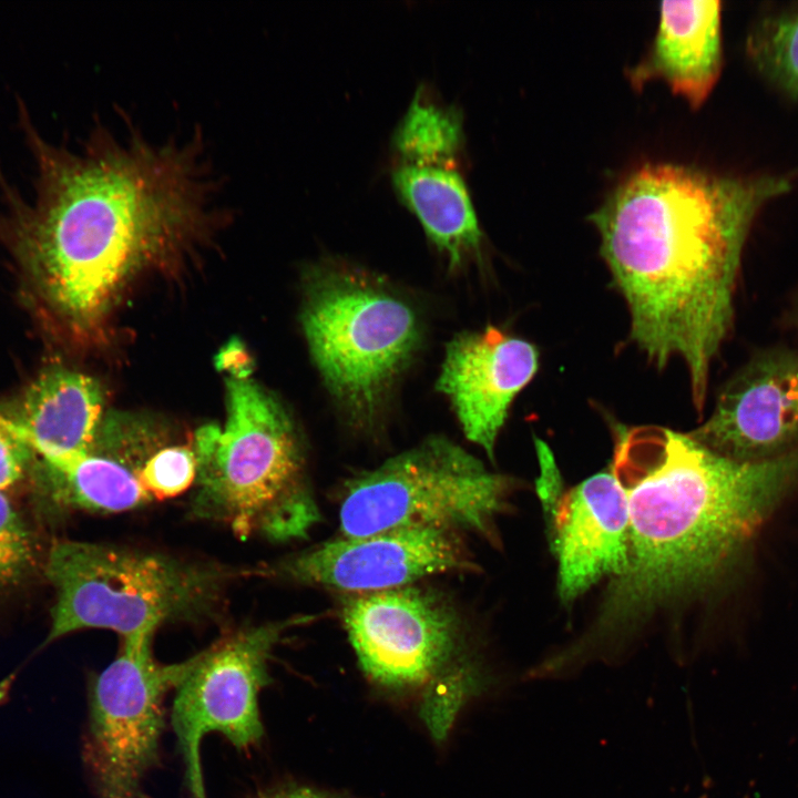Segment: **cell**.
Returning a JSON list of instances; mask_svg holds the SVG:
<instances>
[{
	"label": "cell",
	"mask_w": 798,
	"mask_h": 798,
	"mask_svg": "<svg viewBox=\"0 0 798 798\" xmlns=\"http://www.w3.org/2000/svg\"><path fill=\"white\" fill-rule=\"evenodd\" d=\"M35 198L13 201L14 247L40 296L78 326L102 317L142 264L219 214L222 183L200 133L153 141L99 125L81 151L31 134Z\"/></svg>",
	"instance_id": "6da1fadb"
},
{
	"label": "cell",
	"mask_w": 798,
	"mask_h": 798,
	"mask_svg": "<svg viewBox=\"0 0 798 798\" xmlns=\"http://www.w3.org/2000/svg\"><path fill=\"white\" fill-rule=\"evenodd\" d=\"M788 186L779 177L735 178L648 163L591 215L630 313L631 340L657 368L683 362L698 412L732 329L750 226L763 204Z\"/></svg>",
	"instance_id": "7a4b0ae2"
},
{
	"label": "cell",
	"mask_w": 798,
	"mask_h": 798,
	"mask_svg": "<svg viewBox=\"0 0 798 798\" xmlns=\"http://www.w3.org/2000/svg\"><path fill=\"white\" fill-rule=\"evenodd\" d=\"M612 472L628 503L627 566L590 630L548 658L555 675L604 657L657 611L717 583L798 484V447L741 462L689 434L635 427L620 431Z\"/></svg>",
	"instance_id": "3957f363"
},
{
	"label": "cell",
	"mask_w": 798,
	"mask_h": 798,
	"mask_svg": "<svg viewBox=\"0 0 798 798\" xmlns=\"http://www.w3.org/2000/svg\"><path fill=\"white\" fill-rule=\"evenodd\" d=\"M224 426L200 428L191 514L238 538H305L320 513L305 473L299 436L282 405L248 379L228 378Z\"/></svg>",
	"instance_id": "277c9868"
},
{
	"label": "cell",
	"mask_w": 798,
	"mask_h": 798,
	"mask_svg": "<svg viewBox=\"0 0 798 798\" xmlns=\"http://www.w3.org/2000/svg\"><path fill=\"white\" fill-rule=\"evenodd\" d=\"M252 574L212 562L73 540L52 544L45 575L55 591L43 646L76 631L103 628L122 640L170 623L214 616L228 585Z\"/></svg>",
	"instance_id": "5b68a950"
},
{
	"label": "cell",
	"mask_w": 798,
	"mask_h": 798,
	"mask_svg": "<svg viewBox=\"0 0 798 798\" xmlns=\"http://www.w3.org/2000/svg\"><path fill=\"white\" fill-rule=\"evenodd\" d=\"M306 284L301 325L311 358L348 419L369 427L420 347L418 313L354 266L319 265Z\"/></svg>",
	"instance_id": "8992f818"
},
{
	"label": "cell",
	"mask_w": 798,
	"mask_h": 798,
	"mask_svg": "<svg viewBox=\"0 0 798 798\" xmlns=\"http://www.w3.org/2000/svg\"><path fill=\"white\" fill-rule=\"evenodd\" d=\"M511 482L444 437H429L348 483L339 510L344 538L433 526L491 535Z\"/></svg>",
	"instance_id": "52a82bcc"
},
{
	"label": "cell",
	"mask_w": 798,
	"mask_h": 798,
	"mask_svg": "<svg viewBox=\"0 0 798 798\" xmlns=\"http://www.w3.org/2000/svg\"><path fill=\"white\" fill-rule=\"evenodd\" d=\"M152 635L122 640L117 657L90 690L83 759L100 798H137L141 781L157 760L164 698L193 665L158 663Z\"/></svg>",
	"instance_id": "ba28073f"
},
{
	"label": "cell",
	"mask_w": 798,
	"mask_h": 798,
	"mask_svg": "<svg viewBox=\"0 0 798 798\" xmlns=\"http://www.w3.org/2000/svg\"><path fill=\"white\" fill-rule=\"evenodd\" d=\"M300 621L239 630L194 655L175 688L172 709L192 798H206L200 758L206 734L221 733L238 749H248L263 737L258 695L269 683L268 661L282 634Z\"/></svg>",
	"instance_id": "9c48e42d"
},
{
	"label": "cell",
	"mask_w": 798,
	"mask_h": 798,
	"mask_svg": "<svg viewBox=\"0 0 798 798\" xmlns=\"http://www.w3.org/2000/svg\"><path fill=\"white\" fill-rule=\"evenodd\" d=\"M342 622L364 672L393 687L429 681L451 658L460 630L448 604L415 586L356 595Z\"/></svg>",
	"instance_id": "30bf717a"
},
{
	"label": "cell",
	"mask_w": 798,
	"mask_h": 798,
	"mask_svg": "<svg viewBox=\"0 0 798 798\" xmlns=\"http://www.w3.org/2000/svg\"><path fill=\"white\" fill-rule=\"evenodd\" d=\"M472 566L454 531L412 526L328 541L284 560L275 570L300 584L370 593Z\"/></svg>",
	"instance_id": "8fae6325"
},
{
	"label": "cell",
	"mask_w": 798,
	"mask_h": 798,
	"mask_svg": "<svg viewBox=\"0 0 798 798\" xmlns=\"http://www.w3.org/2000/svg\"><path fill=\"white\" fill-rule=\"evenodd\" d=\"M689 436L741 462L782 456L798 441V348L751 358L720 390L713 412Z\"/></svg>",
	"instance_id": "7c38bea8"
},
{
	"label": "cell",
	"mask_w": 798,
	"mask_h": 798,
	"mask_svg": "<svg viewBox=\"0 0 798 798\" xmlns=\"http://www.w3.org/2000/svg\"><path fill=\"white\" fill-rule=\"evenodd\" d=\"M538 368L533 344L489 326L450 340L437 389L450 400L468 440L493 459L511 403Z\"/></svg>",
	"instance_id": "4fadbf2b"
},
{
	"label": "cell",
	"mask_w": 798,
	"mask_h": 798,
	"mask_svg": "<svg viewBox=\"0 0 798 798\" xmlns=\"http://www.w3.org/2000/svg\"><path fill=\"white\" fill-rule=\"evenodd\" d=\"M546 504L564 603L573 602L601 577L625 571L628 503L613 472L592 475Z\"/></svg>",
	"instance_id": "5bb4252c"
},
{
	"label": "cell",
	"mask_w": 798,
	"mask_h": 798,
	"mask_svg": "<svg viewBox=\"0 0 798 798\" xmlns=\"http://www.w3.org/2000/svg\"><path fill=\"white\" fill-rule=\"evenodd\" d=\"M720 11L716 0L663 1L653 43L628 70L632 84L641 89L662 79L693 108L699 106L722 69Z\"/></svg>",
	"instance_id": "9a60e30c"
},
{
	"label": "cell",
	"mask_w": 798,
	"mask_h": 798,
	"mask_svg": "<svg viewBox=\"0 0 798 798\" xmlns=\"http://www.w3.org/2000/svg\"><path fill=\"white\" fill-rule=\"evenodd\" d=\"M103 395L96 380L66 368L40 374L4 410L42 461L89 451L100 429Z\"/></svg>",
	"instance_id": "2e32d148"
},
{
	"label": "cell",
	"mask_w": 798,
	"mask_h": 798,
	"mask_svg": "<svg viewBox=\"0 0 798 798\" xmlns=\"http://www.w3.org/2000/svg\"><path fill=\"white\" fill-rule=\"evenodd\" d=\"M139 440L98 431L85 453L42 461L47 484L62 507L95 513H121L152 501L141 483L145 462L156 451Z\"/></svg>",
	"instance_id": "e0dca14e"
},
{
	"label": "cell",
	"mask_w": 798,
	"mask_h": 798,
	"mask_svg": "<svg viewBox=\"0 0 798 798\" xmlns=\"http://www.w3.org/2000/svg\"><path fill=\"white\" fill-rule=\"evenodd\" d=\"M391 180L400 201L417 216L451 270L480 256L482 232L467 184L457 170L401 163Z\"/></svg>",
	"instance_id": "ac0fdd59"
},
{
	"label": "cell",
	"mask_w": 798,
	"mask_h": 798,
	"mask_svg": "<svg viewBox=\"0 0 798 798\" xmlns=\"http://www.w3.org/2000/svg\"><path fill=\"white\" fill-rule=\"evenodd\" d=\"M462 141L460 110L427 98L420 88L392 134L402 163L420 165H447Z\"/></svg>",
	"instance_id": "d6986e66"
},
{
	"label": "cell",
	"mask_w": 798,
	"mask_h": 798,
	"mask_svg": "<svg viewBox=\"0 0 798 798\" xmlns=\"http://www.w3.org/2000/svg\"><path fill=\"white\" fill-rule=\"evenodd\" d=\"M750 52L760 71L798 99V9L764 20L751 35Z\"/></svg>",
	"instance_id": "ffe728a7"
},
{
	"label": "cell",
	"mask_w": 798,
	"mask_h": 798,
	"mask_svg": "<svg viewBox=\"0 0 798 798\" xmlns=\"http://www.w3.org/2000/svg\"><path fill=\"white\" fill-rule=\"evenodd\" d=\"M37 561L33 533L0 491V597L25 582Z\"/></svg>",
	"instance_id": "44dd1931"
},
{
	"label": "cell",
	"mask_w": 798,
	"mask_h": 798,
	"mask_svg": "<svg viewBox=\"0 0 798 798\" xmlns=\"http://www.w3.org/2000/svg\"><path fill=\"white\" fill-rule=\"evenodd\" d=\"M196 459L190 446L161 447L145 462L141 483L153 500L177 497L193 487Z\"/></svg>",
	"instance_id": "7402d4cb"
},
{
	"label": "cell",
	"mask_w": 798,
	"mask_h": 798,
	"mask_svg": "<svg viewBox=\"0 0 798 798\" xmlns=\"http://www.w3.org/2000/svg\"><path fill=\"white\" fill-rule=\"evenodd\" d=\"M34 452L18 427L0 409V491L19 483L30 466Z\"/></svg>",
	"instance_id": "603a6c76"
},
{
	"label": "cell",
	"mask_w": 798,
	"mask_h": 798,
	"mask_svg": "<svg viewBox=\"0 0 798 798\" xmlns=\"http://www.w3.org/2000/svg\"><path fill=\"white\" fill-rule=\"evenodd\" d=\"M216 365L226 370L231 377L235 379H248L252 364L247 351L237 340H232L225 345L216 358Z\"/></svg>",
	"instance_id": "cb8c5ba5"
},
{
	"label": "cell",
	"mask_w": 798,
	"mask_h": 798,
	"mask_svg": "<svg viewBox=\"0 0 798 798\" xmlns=\"http://www.w3.org/2000/svg\"><path fill=\"white\" fill-rule=\"evenodd\" d=\"M262 798H329L309 788H291L266 795Z\"/></svg>",
	"instance_id": "d4e9b609"
}]
</instances>
